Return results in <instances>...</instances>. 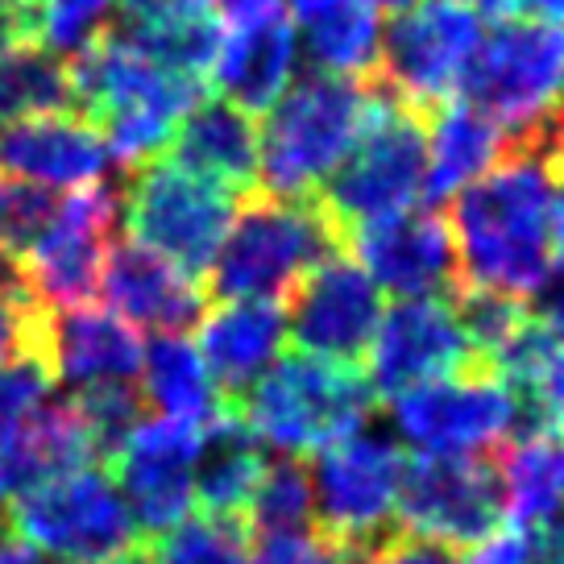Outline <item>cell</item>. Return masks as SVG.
<instances>
[{"label": "cell", "mask_w": 564, "mask_h": 564, "mask_svg": "<svg viewBox=\"0 0 564 564\" xmlns=\"http://www.w3.org/2000/svg\"><path fill=\"white\" fill-rule=\"evenodd\" d=\"M552 141H519L490 175L453 195V246L460 286H486L531 300L552 270L547 195H552Z\"/></svg>", "instance_id": "6da1fadb"}, {"label": "cell", "mask_w": 564, "mask_h": 564, "mask_svg": "<svg viewBox=\"0 0 564 564\" xmlns=\"http://www.w3.org/2000/svg\"><path fill=\"white\" fill-rule=\"evenodd\" d=\"M75 112L105 138L112 162L138 171L166 154L178 121L204 100V84L171 75L105 34L67 58Z\"/></svg>", "instance_id": "7a4b0ae2"}, {"label": "cell", "mask_w": 564, "mask_h": 564, "mask_svg": "<svg viewBox=\"0 0 564 564\" xmlns=\"http://www.w3.org/2000/svg\"><path fill=\"white\" fill-rule=\"evenodd\" d=\"M373 88L366 79L319 75L295 79L265 108L258 133V183L274 199H316L370 121Z\"/></svg>", "instance_id": "3957f363"}, {"label": "cell", "mask_w": 564, "mask_h": 564, "mask_svg": "<svg viewBox=\"0 0 564 564\" xmlns=\"http://www.w3.org/2000/svg\"><path fill=\"white\" fill-rule=\"evenodd\" d=\"M345 229L316 199H274L253 192L232 216L208 265L216 300H270L291 295L319 262L340 253Z\"/></svg>", "instance_id": "277c9868"}, {"label": "cell", "mask_w": 564, "mask_h": 564, "mask_svg": "<svg viewBox=\"0 0 564 564\" xmlns=\"http://www.w3.org/2000/svg\"><path fill=\"white\" fill-rule=\"evenodd\" d=\"M253 441L279 457H307L366 427L373 390L357 366L319 361L307 352L279 357L253 387L232 403Z\"/></svg>", "instance_id": "5b68a950"}, {"label": "cell", "mask_w": 564, "mask_h": 564, "mask_svg": "<svg viewBox=\"0 0 564 564\" xmlns=\"http://www.w3.org/2000/svg\"><path fill=\"white\" fill-rule=\"evenodd\" d=\"M420 112L399 105L387 88L373 84V108L361 138L328 183L319 187L316 204L349 232L382 216L415 208L427 183V133Z\"/></svg>", "instance_id": "8992f818"}, {"label": "cell", "mask_w": 564, "mask_h": 564, "mask_svg": "<svg viewBox=\"0 0 564 564\" xmlns=\"http://www.w3.org/2000/svg\"><path fill=\"white\" fill-rule=\"evenodd\" d=\"M9 531L63 564H117L138 547V528L108 465L25 486L9 507Z\"/></svg>", "instance_id": "52a82bcc"}, {"label": "cell", "mask_w": 564, "mask_h": 564, "mask_svg": "<svg viewBox=\"0 0 564 564\" xmlns=\"http://www.w3.org/2000/svg\"><path fill=\"white\" fill-rule=\"evenodd\" d=\"M564 34L544 21H498L465 70L460 96L514 141H535L561 112Z\"/></svg>", "instance_id": "ba28073f"}, {"label": "cell", "mask_w": 564, "mask_h": 564, "mask_svg": "<svg viewBox=\"0 0 564 564\" xmlns=\"http://www.w3.org/2000/svg\"><path fill=\"white\" fill-rule=\"evenodd\" d=\"M121 208L138 246L154 249L175 270L199 282L241 208V195L225 192L175 162L154 159L129 171Z\"/></svg>", "instance_id": "9c48e42d"}, {"label": "cell", "mask_w": 564, "mask_h": 564, "mask_svg": "<svg viewBox=\"0 0 564 564\" xmlns=\"http://www.w3.org/2000/svg\"><path fill=\"white\" fill-rule=\"evenodd\" d=\"M403 448L382 427H357L319 448L307 465L316 494V531L345 556L399 528Z\"/></svg>", "instance_id": "30bf717a"}, {"label": "cell", "mask_w": 564, "mask_h": 564, "mask_svg": "<svg viewBox=\"0 0 564 564\" xmlns=\"http://www.w3.org/2000/svg\"><path fill=\"white\" fill-rule=\"evenodd\" d=\"M481 37L486 21L469 0H415L382 30L378 88L427 117L460 91Z\"/></svg>", "instance_id": "8fae6325"}, {"label": "cell", "mask_w": 564, "mask_h": 564, "mask_svg": "<svg viewBox=\"0 0 564 564\" xmlns=\"http://www.w3.org/2000/svg\"><path fill=\"white\" fill-rule=\"evenodd\" d=\"M390 423L420 457H477L519 432V399L494 370L469 366L394 394Z\"/></svg>", "instance_id": "7c38bea8"}, {"label": "cell", "mask_w": 564, "mask_h": 564, "mask_svg": "<svg viewBox=\"0 0 564 564\" xmlns=\"http://www.w3.org/2000/svg\"><path fill=\"white\" fill-rule=\"evenodd\" d=\"M117 216H121V183L112 175L75 187V195L58 204L51 229L21 258L30 291L46 312L79 307L96 295Z\"/></svg>", "instance_id": "4fadbf2b"}, {"label": "cell", "mask_w": 564, "mask_h": 564, "mask_svg": "<svg viewBox=\"0 0 564 564\" xmlns=\"http://www.w3.org/2000/svg\"><path fill=\"white\" fill-rule=\"evenodd\" d=\"M502 481L481 457H415L399 486V528L444 547H469L502 528Z\"/></svg>", "instance_id": "5bb4252c"}, {"label": "cell", "mask_w": 564, "mask_h": 564, "mask_svg": "<svg viewBox=\"0 0 564 564\" xmlns=\"http://www.w3.org/2000/svg\"><path fill=\"white\" fill-rule=\"evenodd\" d=\"M204 427L175 420H141L112 453L108 474L121 490L138 535L159 540L187 519L195 502V457Z\"/></svg>", "instance_id": "9a60e30c"}, {"label": "cell", "mask_w": 564, "mask_h": 564, "mask_svg": "<svg viewBox=\"0 0 564 564\" xmlns=\"http://www.w3.org/2000/svg\"><path fill=\"white\" fill-rule=\"evenodd\" d=\"M382 312V291L370 274L345 253H333L291 291L286 336L307 357L357 366L370 349Z\"/></svg>", "instance_id": "2e32d148"}, {"label": "cell", "mask_w": 564, "mask_h": 564, "mask_svg": "<svg viewBox=\"0 0 564 564\" xmlns=\"http://www.w3.org/2000/svg\"><path fill=\"white\" fill-rule=\"evenodd\" d=\"M352 237L357 265L382 295L399 300H453L460 286L457 246L448 220L427 208H406L370 225H357Z\"/></svg>", "instance_id": "e0dca14e"}, {"label": "cell", "mask_w": 564, "mask_h": 564, "mask_svg": "<svg viewBox=\"0 0 564 564\" xmlns=\"http://www.w3.org/2000/svg\"><path fill=\"white\" fill-rule=\"evenodd\" d=\"M361 361L370 390L387 399L481 366L453 316V300H399L390 312H382Z\"/></svg>", "instance_id": "ac0fdd59"}, {"label": "cell", "mask_w": 564, "mask_h": 564, "mask_svg": "<svg viewBox=\"0 0 564 564\" xmlns=\"http://www.w3.org/2000/svg\"><path fill=\"white\" fill-rule=\"evenodd\" d=\"M96 295L129 328H150L159 336H183L208 312V291L138 241L108 246Z\"/></svg>", "instance_id": "d6986e66"}, {"label": "cell", "mask_w": 564, "mask_h": 564, "mask_svg": "<svg viewBox=\"0 0 564 564\" xmlns=\"http://www.w3.org/2000/svg\"><path fill=\"white\" fill-rule=\"evenodd\" d=\"M112 171L105 138L79 112H34L0 129V175L42 187H88Z\"/></svg>", "instance_id": "ffe728a7"}, {"label": "cell", "mask_w": 564, "mask_h": 564, "mask_svg": "<svg viewBox=\"0 0 564 564\" xmlns=\"http://www.w3.org/2000/svg\"><path fill=\"white\" fill-rule=\"evenodd\" d=\"M37 357L46 361L51 382L84 390L96 382H138L141 336L105 307H58L42 319Z\"/></svg>", "instance_id": "44dd1931"}, {"label": "cell", "mask_w": 564, "mask_h": 564, "mask_svg": "<svg viewBox=\"0 0 564 564\" xmlns=\"http://www.w3.org/2000/svg\"><path fill=\"white\" fill-rule=\"evenodd\" d=\"M195 328H199L195 349L204 357L220 399L232 406L279 361L286 340V312L282 303L270 300H225L220 307L204 312Z\"/></svg>", "instance_id": "7402d4cb"}, {"label": "cell", "mask_w": 564, "mask_h": 564, "mask_svg": "<svg viewBox=\"0 0 564 564\" xmlns=\"http://www.w3.org/2000/svg\"><path fill=\"white\" fill-rule=\"evenodd\" d=\"M295 63H300V34L291 30L286 13H274L249 25H232V34L220 37L212 75L220 100L253 117L295 84Z\"/></svg>", "instance_id": "603a6c76"}, {"label": "cell", "mask_w": 564, "mask_h": 564, "mask_svg": "<svg viewBox=\"0 0 564 564\" xmlns=\"http://www.w3.org/2000/svg\"><path fill=\"white\" fill-rule=\"evenodd\" d=\"M166 162L208 178L232 195H253L258 187V124L229 100H199L178 121L166 145Z\"/></svg>", "instance_id": "cb8c5ba5"}, {"label": "cell", "mask_w": 564, "mask_h": 564, "mask_svg": "<svg viewBox=\"0 0 564 564\" xmlns=\"http://www.w3.org/2000/svg\"><path fill=\"white\" fill-rule=\"evenodd\" d=\"M112 18L117 21L108 25V34L121 37L124 46H133L141 58L171 75L204 84V75L216 63L220 25L204 0H154L141 9H121Z\"/></svg>", "instance_id": "d4e9b609"}, {"label": "cell", "mask_w": 564, "mask_h": 564, "mask_svg": "<svg viewBox=\"0 0 564 564\" xmlns=\"http://www.w3.org/2000/svg\"><path fill=\"white\" fill-rule=\"evenodd\" d=\"M427 183L423 199H453L469 183L490 175L519 141L469 100H444L427 112Z\"/></svg>", "instance_id": "484cf974"}, {"label": "cell", "mask_w": 564, "mask_h": 564, "mask_svg": "<svg viewBox=\"0 0 564 564\" xmlns=\"http://www.w3.org/2000/svg\"><path fill=\"white\" fill-rule=\"evenodd\" d=\"M303 30V51L319 75L370 79L382 51V18L357 0H291Z\"/></svg>", "instance_id": "4316f807"}, {"label": "cell", "mask_w": 564, "mask_h": 564, "mask_svg": "<svg viewBox=\"0 0 564 564\" xmlns=\"http://www.w3.org/2000/svg\"><path fill=\"white\" fill-rule=\"evenodd\" d=\"M0 460H4L9 486H18V490L75 474L84 465H100L75 399H46L21 423L18 436L0 448Z\"/></svg>", "instance_id": "83f0119b"}, {"label": "cell", "mask_w": 564, "mask_h": 564, "mask_svg": "<svg viewBox=\"0 0 564 564\" xmlns=\"http://www.w3.org/2000/svg\"><path fill=\"white\" fill-rule=\"evenodd\" d=\"M141 399L159 411L162 420L208 427L216 415H225L229 403L212 382L204 357L187 336H154L141 345Z\"/></svg>", "instance_id": "f1b7e54d"}, {"label": "cell", "mask_w": 564, "mask_h": 564, "mask_svg": "<svg viewBox=\"0 0 564 564\" xmlns=\"http://www.w3.org/2000/svg\"><path fill=\"white\" fill-rule=\"evenodd\" d=\"M265 469L262 444L253 441L241 415L225 411L204 427L199 436V457H195V498L208 514L220 519H246L249 498L258 490Z\"/></svg>", "instance_id": "f546056e"}, {"label": "cell", "mask_w": 564, "mask_h": 564, "mask_svg": "<svg viewBox=\"0 0 564 564\" xmlns=\"http://www.w3.org/2000/svg\"><path fill=\"white\" fill-rule=\"evenodd\" d=\"M502 502L519 528H544L564 514V432H531L498 457Z\"/></svg>", "instance_id": "4dcf8cb0"}, {"label": "cell", "mask_w": 564, "mask_h": 564, "mask_svg": "<svg viewBox=\"0 0 564 564\" xmlns=\"http://www.w3.org/2000/svg\"><path fill=\"white\" fill-rule=\"evenodd\" d=\"M34 112H75L67 58L46 46H9L0 51V129Z\"/></svg>", "instance_id": "1f68e13d"}, {"label": "cell", "mask_w": 564, "mask_h": 564, "mask_svg": "<svg viewBox=\"0 0 564 564\" xmlns=\"http://www.w3.org/2000/svg\"><path fill=\"white\" fill-rule=\"evenodd\" d=\"M246 528L258 540H282V535H312L316 531V494L312 474L300 457L265 460L262 481L249 498Z\"/></svg>", "instance_id": "d6a6232c"}, {"label": "cell", "mask_w": 564, "mask_h": 564, "mask_svg": "<svg viewBox=\"0 0 564 564\" xmlns=\"http://www.w3.org/2000/svg\"><path fill=\"white\" fill-rule=\"evenodd\" d=\"M453 316H457L460 333L469 340V352H474L481 366H490L511 349L519 333L531 324V307L514 295H502V291H486V286H457L453 295Z\"/></svg>", "instance_id": "836d02e7"}, {"label": "cell", "mask_w": 564, "mask_h": 564, "mask_svg": "<svg viewBox=\"0 0 564 564\" xmlns=\"http://www.w3.org/2000/svg\"><path fill=\"white\" fill-rule=\"evenodd\" d=\"M150 564H246L249 561V528L246 519H183L159 540H150Z\"/></svg>", "instance_id": "e575fe53"}, {"label": "cell", "mask_w": 564, "mask_h": 564, "mask_svg": "<svg viewBox=\"0 0 564 564\" xmlns=\"http://www.w3.org/2000/svg\"><path fill=\"white\" fill-rule=\"evenodd\" d=\"M70 399L84 415L100 465H108L112 453L133 436V427L145 420V399H141L138 382H96V387L75 390Z\"/></svg>", "instance_id": "d590c367"}, {"label": "cell", "mask_w": 564, "mask_h": 564, "mask_svg": "<svg viewBox=\"0 0 564 564\" xmlns=\"http://www.w3.org/2000/svg\"><path fill=\"white\" fill-rule=\"evenodd\" d=\"M58 204H63L58 192L42 183L0 175V253L21 262L42 241V232L51 229Z\"/></svg>", "instance_id": "8d00e7d4"}, {"label": "cell", "mask_w": 564, "mask_h": 564, "mask_svg": "<svg viewBox=\"0 0 564 564\" xmlns=\"http://www.w3.org/2000/svg\"><path fill=\"white\" fill-rule=\"evenodd\" d=\"M112 13L117 0H42L37 46L54 51L58 58H75L88 42L105 34Z\"/></svg>", "instance_id": "74e56055"}, {"label": "cell", "mask_w": 564, "mask_h": 564, "mask_svg": "<svg viewBox=\"0 0 564 564\" xmlns=\"http://www.w3.org/2000/svg\"><path fill=\"white\" fill-rule=\"evenodd\" d=\"M51 370L46 361L30 352V357H13L0 366V448L21 432V423L46 403L51 390Z\"/></svg>", "instance_id": "f35d334b"}, {"label": "cell", "mask_w": 564, "mask_h": 564, "mask_svg": "<svg viewBox=\"0 0 564 564\" xmlns=\"http://www.w3.org/2000/svg\"><path fill=\"white\" fill-rule=\"evenodd\" d=\"M340 561L345 564H457V552L444 544H432V540H420V535H406L403 528H394L390 535L373 540V544L345 552Z\"/></svg>", "instance_id": "ab89813d"}, {"label": "cell", "mask_w": 564, "mask_h": 564, "mask_svg": "<svg viewBox=\"0 0 564 564\" xmlns=\"http://www.w3.org/2000/svg\"><path fill=\"white\" fill-rule=\"evenodd\" d=\"M42 319H46V307H42V303L18 300V295H4V291H0V366L13 361V357L37 352Z\"/></svg>", "instance_id": "60d3db41"}, {"label": "cell", "mask_w": 564, "mask_h": 564, "mask_svg": "<svg viewBox=\"0 0 564 564\" xmlns=\"http://www.w3.org/2000/svg\"><path fill=\"white\" fill-rule=\"evenodd\" d=\"M246 564H345L319 531L312 535H282V540H258Z\"/></svg>", "instance_id": "b9f144b4"}, {"label": "cell", "mask_w": 564, "mask_h": 564, "mask_svg": "<svg viewBox=\"0 0 564 564\" xmlns=\"http://www.w3.org/2000/svg\"><path fill=\"white\" fill-rule=\"evenodd\" d=\"M457 564H535V531L494 528L486 540L465 547V561Z\"/></svg>", "instance_id": "7bdbcfd3"}, {"label": "cell", "mask_w": 564, "mask_h": 564, "mask_svg": "<svg viewBox=\"0 0 564 564\" xmlns=\"http://www.w3.org/2000/svg\"><path fill=\"white\" fill-rule=\"evenodd\" d=\"M531 319L547 333H564V262L552 265L540 291L531 295Z\"/></svg>", "instance_id": "ee69618b"}, {"label": "cell", "mask_w": 564, "mask_h": 564, "mask_svg": "<svg viewBox=\"0 0 564 564\" xmlns=\"http://www.w3.org/2000/svg\"><path fill=\"white\" fill-rule=\"evenodd\" d=\"M547 241L552 262H564V159L552 162V195H547Z\"/></svg>", "instance_id": "f6af8a7d"}, {"label": "cell", "mask_w": 564, "mask_h": 564, "mask_svg": "<svg viewBox=\"0 0 564 564\" xmlns=\"http://www.w3.org/2000/svg\"><path fill=\"white\" fill-rule=\"evenodd\" d=\"M216 18H225L229 25H249V21H262L282 13V0H204Z\"/></svg>", "instance_id": "bcb514c9"}, {"label": "cell", "mask_w": 564, "mask_h": 564, "mask_svg": "<svg viewBox=\"0 0 564 564\" xmlns=\"http://www.w3.org/2000/svg\"><path fill=\"white\" fill-rule=\"evenodd\" d=\"M535 564H564V514L540 528L535 535Z\"/></svg>", "instance_id": "7dc6e473"}, {"label": "cell", "mask_w": 564, "mask_h": 564, "mask_svg": "<svg viewBox=\"0 0 564 564\" xmlns=\"http://www.w3.org/2000/svg\"><path fill=\"white\" fill-rule=\"evenodd\" d=\"M514 13H528L531 21H544V25H564V0H511Z\"/></svg>", "instance_id": "c3c4849f"}, {"label": "cell", "mask_w": 564, "mask_h": 564, "mask_svg": "<svg viewBox=\"0 0 564 564\" xmlns=\"http://www.w3.org/2000/svg\"><path fill=\"white\" fill-rule=\"evenodd\" d=\"M547 141H552V150L564 159V108L552 117V121H547Z\"/></svg>", "instance_id": "681fc988"}, {"label": "cell", "mask_w": 564, "mask_h": 564, "mask_svg": "<svg viewBox=\"0 0 564 564\" xmlns=\"http://www.w3.org/2000/svg\"><path fill=\"white\" fill-rule=\"evenodd\" d=\"M357 4H370V9H378V13H403V9H411L415 0H357Z\"/></svg>", "instance_id": "f907efd6"}, {"label": "cell", "mask_w": 564, "mask_h": 564, "mask_svg": "<svg viewBox=\"0 0 564 564\" xmlns=\"http://www.w3.org/2000/svg\"><path fill=\"white\" fill-rule=\"evenodd\" d=\"M117 564H150V556H145V552H138V547H133V552H129V556H121V561Z\"/></svg>", "instance_id": "816d5d0a"}, {"label": "cell", "mask_w": 564, "mask_h": 564, "mask_svg": "<svg viewBox=\"0 0 564 564\" xmlns=\"http://www.w3.org/2000/svg\"><path fill=\"white\" fill-rule=\"evenodd\" d=\"M4 494H9V474H4V460H0V511H4Z\"/></svg>", "instance_id": "f5cc1de1"}, {"label": "cell", "mask_w": 564, "mask_h": 564, "mask_svg": "<svg viewBox=\"0 0 564 564\" xmlns=\"http://www.w3.org/2000/svg\"><path fill=\"white\" fill-rule=\"evenodd\" d=\"M30 4H37V9H42V0H30Z\"/></svg>", "instance_id": "db71d44e"}]
</instances>
